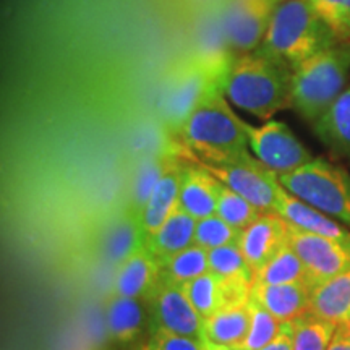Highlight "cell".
<instances>
[{"instance_id":"6da1fadb","label":"cell","mask_w":350,"mask_h":350,"mask_svg":"<svg viewBox=\"0 0 350 350\" xmlns=\"http://www.w3.org/2000/svg\"><path fill=\"white\" fill-rule=\"evenodd\" d=\"M183 159L201 164H226L253 157L248 144L245 120L214 85L191 109L177 130Z\"/></svg>"},{"instance_id":"7a4b0ae2","label":"cell","mask_w":350,"mask_h":350,"mask_svg":"<svg viewBox=\"0 0 350 350\" xmlns=\"http://www.w3.org/2000/svg\"><path fill=\"white\" fill-rule=\"evenodd\" d=\"M292 73L286 62L258 47L240 54L219 83L232 106L268 122L278 112L292 109Z\"/></svg>"},{"instance_id":"3957f363","label":"cell","mask_w":350,"mask_h":350,"mask_svg":"<svg viewBox=\"0 0 350 350\" xmlns=\"http://www.w3.org/2000/svg\"><path fill=\"white\" fill-rule=\"evenodd\" d=\"M342 42L306 0H282L273 13L260 49L294 70L318 52Z\"/></svg>"},{"instance_id":"277c9868","label":"cell","mask_w":350,"mask_h":350,"mask_svg":"<svg viewBox=\"0 0 350 350\" xmlns=\"http://www.w3.org/2000/svg\"><path fill=\"white\" fill-rule=\"evenodd\" d=\"M350 77V42L310 57L292 73V109L308 124L321 119L344 93Z\"/></svg>"},{"instance_id":"5b68a950","label":"cell","mask_w":350,"mask_h":350,"mask_svg":"<svg viewBox=\"0 0 350 350\" xmlns=\"http://www.w3.org/2000/svg\"><path fill=\"white\" fill-rule=\"evenodd\" d=\"M278 180L288 193L319 209L350 229V174L326 157H314L308 164Z\"/></svg>"},{"instance_id":"8992f818","label":"cell","mask_w":350,"mask_h":350,"mask_svg":"<svg viewBox=\"0 0 350 350\" xmlns=\"http://www.w3.org/2000/svg\"><path fill=\"white\" fill-rule=\"evenodd\" d=\"M252 154L275 174H287L313 161L308 148L295 137L287 124L271 119L261 125L245 120Z\"/></svg>"},{"instance_id":"52a82bcc","label":"cell","mask_w":350,"mask_h":350,"mask_svg":"<svg viewBox=\"0 0 350 350\" xmlns=\"http://www.w3.org/2000/svg\"><path fill=\"white\" fill-rule=\"evenodd\" d=\"M198 164L211 172L222 185L229 187L235 193L250 201L261 213L275 211L279 187L278 174L262 165L255 156L237 163Z\"/></svg>"},{"instance_id":"ba28073f","label":"cell","mask_w":350,"mask_h":350,"mask_svg":"<svg viewBox=\"0 0 350 350\" xmlns=\"http://www.w3.org/2000/svg\"><path fill=\"white\" fill-rule=\"evenodd\" d=\"M144 301L150 310V331L165 329L204 340L203 318L188 300L182 286L159 279L154 291Z\"/></svg>"},{"instance_id":"9c48e42d","label":"cell","mask_w":350,"mask_h":350,"mask_svg":"<svg viewBox=\"0 0 350 350\" xmlns=\"http://www.w3.org/2000/svg\"><path fill=\"white\" fill-rule=\"evenodd\" d=\"M288 245L304 262L313 288L350 269V248L288 224Z\"/></svg>"},{"instance_id":"30bf717a","label":"cell","mask_w":350,"mask_h":350,"mask_svg":"<svg viewBox=\"0 0 350 350\" xmlns=\"http://www.w3.org/2000/svg\"><path fill=\"white\" fill-rule=\"evenodd\" d=\"M281 2L282 0H232L224 16V31L232 49L240 54L256 51Z\"/></svg>"},{"instance_id":"8fae6325","label":"cell","mask_w":350,"mask_h":350,"mask_svg":"<svg viewBox=\"0 0 350 350\" xmlns=\"http://www.w3.org/2000/svg\"><path fill=\"white\" fill-rule=\"evenodd\" d=\"M183 170H185V159L177 154L165 156L163 174L139 213V224H142L144 237L159 229L170 214L178 208Z\"/></svg>"},{"instance_id":"7c38bea8","label":"cell","mask_w":350,"mask_h":350,"mask_svg":"<svg viewBox=\"0 0 350 350\" xmlns=\"http://www.w3.org/2000/svg\"><path fill=\"white\" fill-rule=\"evenodd\" d=\"M237 243L253 273H256L288 243V222L275 211L261 213L256 221L240 232Z\"/></svg>"},{"instance_id":"4fadbf2b","label":"cell","mask_w":350,"mask_h":350,"mask_svg":"<svg viewBox=\"0 0 350 350\" xmlns=\"http://www.w3.org/2000/svg\"><path fill=\"white\" fill-rule=\"evenodd\" d=\"M144 234L139 224V216L126 209L120 216L112 217L96 232L93 237V253L98 260L119 266L125 258L142 248Z\"/></svg>"},{"instance_id":"5bb4252c","label":"cell","mask_w":350,"mask_h":350,"mask_svg":"<svg viewBox=\"0 0 350 350\" xmlns=\"http://www.w3.org/2000/svg\"><path fill=\"white\" fill-rule=\"evenodd\" d=\"M275 213L281 214L288 224L299 227L301 230L323 235L350 248V229L334 217L327 216L319 209L310 206L308 203L297 198L284 188L278 187V200H275Z\"/></svg>"},{"instance_id":"9a60e30c","label":"cell","mask_w":350,"mask_h":350,"mask_svg":"<svg viewBox=\"0 0 350 350\" xmlns=\"http://www.w3.org/2000/svg\"><path fill=\"white\" fill-rule=\"evenodd\" d=\"M161 279V262L146 247L138 248L116 268L112 295L146 300Z\"/></svg>"},{"instance_id":"2e32d148","label":"cell","mask_w":350,"mask_h":350,"mask_svg":"<svg viewBox=\"0 0 350 350\" xmlns=\"http://www.w3.org/2000/svg\"><path fill=\"white\" fill-rule=\"evenodd\" d=\"M313 286L308 282L265 284L255 281L250 297L281 323H291L310 310Z\"/></svg>"},{"instance_id":"e0dca14e","label":"cell","mask_w":350,"mask_h":350,"mask_svg":"<svg viewBox=\"0 0 350 350\" xmlns=\"http://www.w3.org/2000/svg\"><path fill=\"white\" fill-rule=\"evenodd\" d=\"M104 321L111 339L117 344H133L151 329L146 301L131 297L112 295L104 306Z\"/></svg>"},{"instance_id":"ac0fdd59","label":"cell","mask_w":350,"mask_h":350,"mask_svg":"<svg viewBox=\"0 0 350 350\" xmlns=\"http://www.w3.org/2000/svg\"><path fill=\"white\" fill-rule=\"evenodd\" d=\"M221 187L222 183L203 165L185 159L178 206L195 219L213 216L217 209Z\"/></svg>"},{"instance_id":"d6986e66","label":"cell","mask_w":350,"mask_h":350,"mask_svg":"<svg viewBox=\"0 0 350 350\" xmlns=\"http://www.w3.org/2000/svg\"><path fill=\"white\" fill-rule=\"evenodd\" d=\"M196 221L198 219L178 206L159 229L144 237L143 247H146L159 261L185 250L193 245Z\"/></svg>"},{"instance_id":"ffe728a7","label":"cell","mask_w":350,"mask_h":350,"mask_svg":"<svg viewBox=\"0 0 350 350\" xmlns=\"http://www.w3.org/2000/svg\"><path fill=\"white\" fill-rule=\"evenodd\" d=\"M312 126L332 156L350 159V85Z\"/></svg>"},{"instance_id":"44dd1931","label":"cell","mask_w":350,"mask_h":350,"mask_svg":"<svg viewBox=\"0 0 350 350\" xmlns=\"http://www.w3.org/2000/svg\"><path fill=\"white\" fill-rule=\"evenodd\" d=\"M313 317H318L332 325H342L350 319V269L327 279L313 288L310 310Z\"/></svg>"},{"instance_id":"7402d4cb","label":"cell","mask_w":350,"mask_h":350,"mask_svg":"<svg viewBox=\"0 0 350 350\" xmlns=\"http://www.w3.org/2000/svg\"><path fill=\"white\" fill-rule=\"evenodd\" d=\"M248 300L227 304L209 318L203 319L204 339L232 347L242 342L250 325Z\"/></svg>"},{"instance_id":"603a6c76","label":"cell","mask_w":350,"mask_h":350,"mask_svg":"<svg viewBox=\"0 0 350 350\" xmlns=\"http://www.w3.org/2000/svg\"><path fill=\"white\" fill-rule=\"evenodd\" d=\"M213 86V83L208 81L206 72L201 68L190 70L187 75L182 77L167 99V112L170 119L175 122V130L183 124L191 109Z\"/></svg>"},{"instance_id":"cb8c5ba5","label":"cell","mask_w":350,"mask_h":350,"mask_svg":"<svg viewBox=\"0 0 350 350\" xmlns=\"http://www.w3.org/2000/svg\"><path fill=\"white\" fill-rule=\"evenodd\" d=\"M161 262V279L164 281L185 286L200 275L209 271V252L198 245H191L185 250L165 258Z\"/></svg>"},{"instance_id":"d4e9b609","label":"cell","mask_w":350,"mask_h":350,"mask_svg":"<svg viewBox=\"0 0 350 350\" xmlns=\"http://www.w3.org/2000/svg\"><path fill=\"white\" fill-rule=\"evenodd\" d=\"M182 287L188 300L191 301V305L195 306V310L203 319L209 318L222 306L230 304L224 281L213 271H208L206 274L187 282Z\"/></svg>"},{"instance_id":"484cf974","label":"cell","mask_w":350,"mask_h":350,"mask_svg":"<svg viewBox=\"0 0 350 350\" xmlns=\"http://www.w3.org/2000/svg\"><path fill=\"white\" fill-rule=\"evenodd\" d=\"M255 281L273 284H295V282H308V274L304 262L299 255L294 252L291 245L286 243L271 260L262 265L255 273Z\"/></svg>"},{"instance_id":"4316f807","label":"cell","mask_w":350,"mask_h":350,"mask_svg":"<svg viewBox=\"0 0 350 350\" xmlns=\"http://www.w3.org/2000/svg\"><path fill=\"white\" fill-rule=\"evenodd\" d=\"M209 271L230 284L253 286L255 282V273L248 261L245 260L239 243H232L209 252Z\"/></svg>"},{"instance_id":"83f0119b","label":"cell","mask_w":350,"mask_h":350,"mask_svg":"<svg viewBox=\"0 0 350 350\" xmlns=\"http://www.w3.org/2000/svg\"><path fill=\"white\" fill-rule=\"evenodd\" d=\"M291 327L292 350H327L338 326L306 313L291 321Z\"/></svg>"},{"instance_id":"f1b7e54d","label":"cell","mask_w":350,"mask_h":350,"mask_svg":"<svg viewBox=\"0 0 350 350\" xmlns=\"http://www.w3.org/2000/svg\"><path fill=\"white\" fill-rule=\"evenodd\" d=\"M248 310H250V325H248L247 336H245L242 342L235 345V349L261 350L278 338L284 323L275 319L268 310L262 308L252 297L248 300Z\"/></svg>"},{"instance_id":"f546056e","label":"cell","mask_w":350,"mask_h":350,"mask_svg":"<svg viewBox=\"0 0 350 350\" xmlns=\"http://www.w3.org/2000/svg\"><path fill=\"white\" fill-rule=\"evenodd\" d=\"M217 216H221L226 222H229L232 227L242 232L256 221L261 211L256 206H253L248 200H245L242 195L235 193L229 187L222 185L221 193L217 201Z\"/></svg>"},{"instance_id":"4dcf8cb0","label":"cell","mask_w":350,"mask_h":350,"mask_svg":"<svg viewBox=\"0 0 350 350\" xmlns=\"http://www.w3.org/2000/svg\"><path fill=\"white\" fill-rule=\"evenodd\" d=\"M240 237V230L232 227L229 222L217 214L198 219L195 229L193 243L204 250L211 252L216 248L227 247V245L237 243Z\"/></svg>"},{"instance_id":"1f68e13d","label":"cell","mask_w":350,"mask_h":350,"mask_svg":"<svg viewBox=\"0 0 350 350\" xmlns=\"http://www.w3.org/2000/svg\"><path fill=\"white\" fill-rule=\"evenodd\" d=\"M336 38L350 42V0H306Z\"/></svg>"},{"instance_id":"d6a6232c","label":"cell","mask_w":350,"mask_h":350,"mask_svg":"<svg viewBox=\"0 0 350 350\" xmlns=\"http://www.w3.org/2000/svg\"><path fill=\"white\" fill-rule=\"evenodd\" d=\"M165 164V156L161 157V159H150L144 167L139 170V174L137 175V180H135V187H133V204H131V211H135L139 216L142 209L144 204H146L148 198H150L152 188H154L156 182L159 180L161 174H163Z\"/></svg>"},{"instance_id":"836d02e7","label":"cell","mask_w":350,"mask_h":350,"mask_svg":"<svg viewBox=\"0 0 350 350\" xmlns=\"http://www.w3.org/2000/svg\"><path fill=\"white\" fill-rule=\"evenodd\" d=\"M204 340L165 329L151 331L146 345L150 350H203Z\"/></svg>"},{"instance_id":"e575fe53","label":"cell","mask_w":350,"mask_h":350,"mask_svg":"<svg viewBox=\"0 0 350 350\" xmlns=\"http://www.w3.org/2000/svg\"><path fill=\"white\" fill-rule=\"evenodd\" d=\"M261 350H292V327L291 323H284L281 332L273 342H269Z\"/></svg>"},{"instance_id":"d590c367","label":"cell","mask_w":350,"mask_h":350,"mask_svg":"<svg viewBox=\"0 0 350 350\" xmlns=\"http://www.w3.org/2000/svg\"><path fill=\"white\" fill-rule=\"evenodd\" d=\"M327 350H350V329L347 323L338 325Z\"/></svg>"},{"instance_id":"8d00e7d4","label":"cell","mask_w":350,"mask_h":350,"mask_svg":"<svg viewBox=\"0 0 350 350\" xmlns=\"http://www.w3.org/2000/svg\"><path fill=\"white\" fill-rule=\"evenodd\" d=\"M203 350H239V349L232 347V345L216 344V342H211V340H206V339H204V342H203Z\"/></svg>"},{"instance_id":"74e56055","label":"cell","mask_w":350,"mask_h":350,"mask_svg":"<svg viewBox=\"0 0 350 350\" xmlns=\"http://www.w3.org/2000/svg\"><path fill=\"white\" fill-rule=\"evenodd\" d=\"M130 350H150V349H148L146 342H144V344H139V345H137V347H133V349H130Z\"/></svg>"},{"instance_id":"f35d334b","label":"cell","mask_w":350,"mask_h":350,"mask_svg":"<svg viewBox=\"0 0 350 350\" xmlns=\"http://www.w3.org/2000/svg\"><path fill=\"white\" fill-rule=\"evenodd\" d=\"M347 326H349V329H350V319L347 321Z\"/></svg>"}]
</instances>
